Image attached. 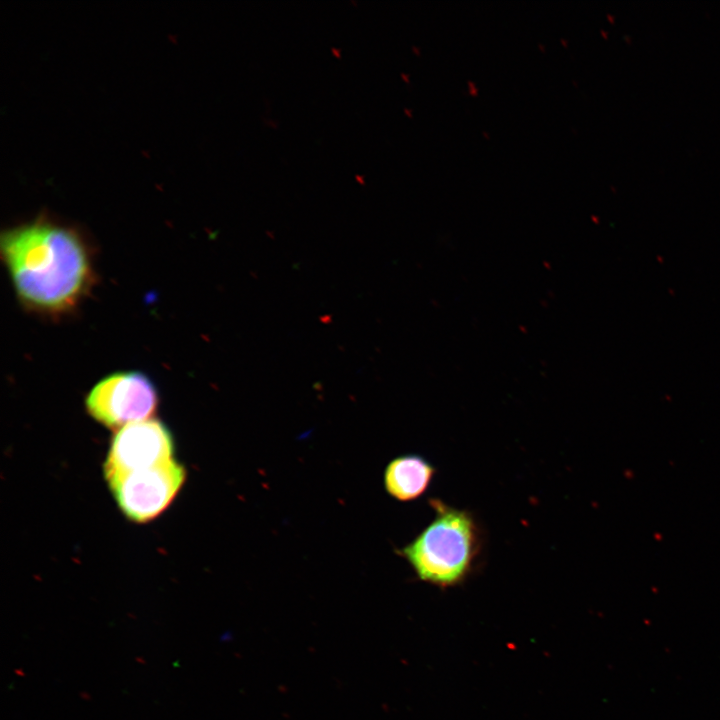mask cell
Listing matches in <instances>:
<instances>
[{"label":"cell","mask_w":720,"mask_h":720,"mask_svg":"<svg viewBox=\"0 0 720 720\" xmlns=\"http://www.w3.org/2000/svg\"><path fill=\"white\" fill-rule=\"evenodd\" d=\"M0 255L20 305L42 317L71 315L96 283L95 253L86 236L48 216L3 230Z\"/></svg>","instance_id":"cell-1"},{"label":"cell","mask_w":720,"mask_h":720,"mask_svg":"<svg viewBox=\"0 0 720 720\" xmlns=\"http://www.w3.org/2000/svg\"><path fill=\"white\" fill-rule=\"evenodd\" d=\"M435 517L413 541L397 551L417 577L440 588L463 583L482 549V534L473 514L430 499Z\"/></svg>","instance_id":"cell-2"},{"label":"cell","mask_w":720,"mask_h":720,"mask_svg":"<svg viewBox=\"0 0 720 720\" xmlns=\"http://www.w3.org/2000/svg\"><path fill=\"white\" fill-rule=\"evenodd\" d=\"M159 404L152 379L137 370L117 371L101 378L85 398L88 414L110 428L151 418Z\"/></svg>","instance_id":"cell-3"},{"label":"cell","mask_w":720,"mask_h":720,"mask_svg":"<svg viewBox=\"0 0 720 720\" xmlns=\"http://www.w3.org/2000/svg\"><path fill=\"white\" fill-rule=\"evenodd\" d=\"M186 478L175 459L107 479L121 511L135 522L157 517L173 501Z\"/></svg>","instance_id":"cell-4"},{"label":"cell","mask_w":720,"mask_h":720,"mask_svg":"<svg viewBox=\"0 0 720 720\" xmlns=\"http://www.w3.org/2000/svg\"><path fill=\"white\" fill-rule=\"evenodd\" d=\"M173 455V436L161 420L149 418L134 422L114 435L104 462V476L107 480L150 468L174 459Z\"/></svg>","instance_id":"cell-5"},{"label":"cell","mask_w":720,"mask_h":720,"mask_svg":"<svg viewBox=\"0 0 720 720\" xmlns=\"http://www.w3.org/2000/svg\"><path fill=\"white\" fill-rule=\"evenodd\" d=\"M435 473V467L424 457L416 454L401 455L386 466L384 486L396 500L412 501L426 492Z\"/></svg>","instance_id":"cell-6"}]
</instances>
